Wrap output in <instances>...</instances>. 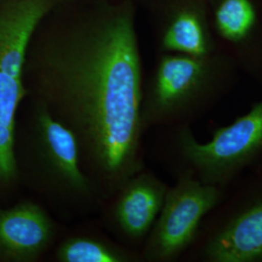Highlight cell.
Masks as SVG:
<instances>
[{
    "label": "cell",
    "mask_w": 262,
    "mask_h": 262,
    "mask_svg": "<svg viewBox=\"0 0 262 262\" xmlns=\"http://www.w3.org/2000/svg\"><path fill=\"white\" fill-rule=\"evenodd\" d=\"M25 85L29 101L72 132L104 203L145 169L135 1H60L31 36Z\"/></svg>",
    "instance_id": "obj_1"
},
{
    "label": "cell",
    "mask_w": 262,
    "mask_h": 262,
    "mask_svg": "<svg viewBox=\"0 0 262 262\" xmlns=\"http://www.w3.org/2000/svg\"><path fill=\"white\" fill-rule=\"evenodd\" d=\"M15 159L18 178L50 204L72 212L104 206L81 165L72 132L45 108L28 100L20 133L16 130Z\"/></svg>",
    "instance_id": "obj_2"
},
{
    "label": "cell",
    "mask_w": 262,
    "mask_h": 262,
    "mask_svg": "<svg viewBox=\"0 0 262 262\" xmlns=\"http://www.w3.org/2000/svg\"><path fill=\"white\" fill-rule=\"evenodd\" d=\"M240 70L224 53L206 56L159 54L141 103L143 131L190 125L229 94Z\"/></svg>",
    "instance_id": "obj_3"
},
{
    "label": "cell",
    "mask_w": 262,
    "mask_h": 262,
    "mask_svg": "<svg viewBox=\"0 0 262 262\" xmlns=\"http://www.w3.org/2000/svg\"><path fill=\"white\" fill-rule=\"evenodd\" d=\"M62 0H0V194L19 183L15 139L27 98L25 66L39 23Z\"/></svg>",
    "instance_id": "obj_4"
},
{
    "label": "cell",
    "mask_w": 262,
    "mask_h": 262,
    "mask_svg": "<svg viewBox=\"0 0 262 262\" xmlns=\"http://www.w3.org/2000/svg\"><path fill=\"white\" fill-rule=\"evenodd\" d=\"M170 151L175 173L187 172L205 185L226 191L247 169L262 159V99L231 124L200 143L190 125L172 127Z\"/></svg>",
    "instance_id": "obj_5"
},
{
    "label": "cell",
    "mask_w": 262,
    "mask_h": 262,
    "mask_svg": "<svg viewBox=\"0 0 262 262\" xmlns=\"http://www.w3.org/2000/svg\"><path fill=\"white\" fill-rule=\"evenodd\" d=\"M203 262H262V164L206 215L189 248Z\"/></svg>",
    "instance_id": "obj_6"
},
{
    "label": "cell",
    "mask_w": 262,
    "mask_h": 262,
    "mask_svg": "<svg viewBox=\"0 0 262 262\" xmlns=\"http://www.w3.org/2000/svg\"><path fill=\"white\" fill-rule=\"evenodd\" d=\"M225 190L205 185L187 172L176 173L159 215L143 244L141 257L148 262L176 260L193 245L206 215Z\"/></svg>",
    "instance_id": "obj_7"
},
{
    "label": "cell",
    "mask_w": 262,
    "mask_h": 262,
    "mask_svg": "<svg viewBox=\"0 0 262 262\" xmlns=\"http://www.w3.org/2000/svg\"><path fill=\"white\" fill-rule=\"evenodd\" d=\"M144 8L149 13L159 54L222 53L212 30L208 0H149Z\"/></svg>",
    "instance_id": "obj_8"
},
{
    "label": "cell",
    "mask_w": 262,
    "mask_h": 262,
    "mask_svg": "<svg viewBox=\"0 0 262 262\" xmlns=\"http://www.w3.org/2000/svg\"><path fill=\"white\" fill-rule=\"evenodd\" d=\"M208 4L220 51L240 72L262 84V0H208Z\"/></svg>",
    "instance_id": "obj_9"
},
{
    "label": "cell",
    "mask_w": 262,
    "mask_h": 262,
    "mask_svg": "<svg viewBox=\"0 0 262 262\" xmlns=\"http://www.w3.org/2000/svg\"><path fill=\"white\" fill-rule=\"evenodd\" d=\"M168 186L145 169L128 179L104 204L103 222L127 247L143 245L162 208Z\"/></svg>",
    "instance_id": "obj_10"
},
{
    "label": "cell",
    "mask_w": 262,
    "mask_h": 262,
    "mask_svg": "<svg viewBox=\"0 0 262 262\" xmlns=\"http://www.w3.org/2000/svg\"><path fill=\"white\" fill-rule=\"evenodd\" d=\"M57 225L36 202L0 207V261L34 262L56 241Z\"/></svg>",
    "instance_id": "obj_11"
},
{
    "label": "cell",
    "mask_w": 262,
    "mask_h": 262,
    "mask_svg": "<svg viewBox=\"0 0 262 262\" xmlns=\"http://www.w3.org/2000/svg\"><path fill=\"white\" fill-rule=\"evenodd\" d=\"M59 262H137L141 253L127 246L115 243L99 235L73 234L66 238L56 249Z\"/></svg>",
    "instance_id": "obj_12"
},
{
    "label": "cell",
    "mask_w": 262,
    "mask_h": 262,
    "mask_svg": "<svg viewBox=\"0 0 262 262\" xmlns=\"http://www.w3.org/2000/svg\"><path fill=\"white\" fill-rule=\"evenodd\" d=\"M133 1H135L137 5L139 4V5H142V6L144 7V6H145V4H146L149 0H133Z\"/></svg>",
    "instance_id": "obj_13"
}]
</instances>
